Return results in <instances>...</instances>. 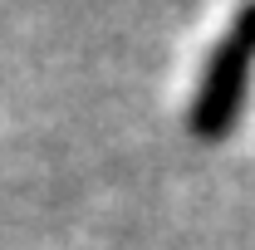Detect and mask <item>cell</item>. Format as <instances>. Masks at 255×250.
<instances>
[{"instance_id":"obj_1","label":"cell","mask_w":255,"mask_h":250,"mask_svg":"<svg viewBox=\"0 0 255 250\" xmlns=\"http://www.w3.org/2000/svg\"><path fill=\"white\" fill-rule=\"evenodd\" d=\"M251 49L236 44L231 34L216 39L211 59L201 69V84H196V98L187 108V132L196 142H226L241 113H246V94H251Z\"/></svg>"},{"instance_id":"obj_2","label":"cell","mask_w":255,"mask_h":250,"mask_svg":"<svg viewBox=\"0 0 255 250\" xmlns=\"http://www.w3.org/2000/svg\"><path fill=\"white\" fill-rule=\"evenodd\" d=\"M226 34L255 54V0H241V10H236V20H231V30H226Z\"/></svg>"}]
</instances>
